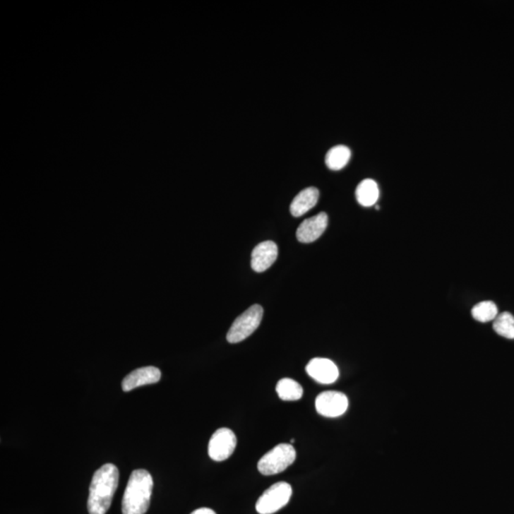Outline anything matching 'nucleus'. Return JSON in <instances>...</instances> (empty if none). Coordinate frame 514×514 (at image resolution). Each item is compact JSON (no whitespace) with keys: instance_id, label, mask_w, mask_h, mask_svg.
Instances as JSON below:
<instances>
[{"instance_id":"13","label":"nucleus","mask_w":514,"mask_h":514,"mask_svg":"<svg viewBox=\"0 0 514 514\" xmlns=\"http://www.w3.org/2000/svg\"><path fill=\"white\" fill-rule=\"evenodd\" d=\"M358 203L364 207L373 206L378 201L379 188L373 179H365L360 182L355 191Z\"/></svg>"},{"instance_id":"1","label":"nucleus","mask_w":514,"mask_h":514,"mask_svg":"<svg viewBox=\"0 0 514 514\" xmlns=\"http://www.w3.org/2000/svg\"><path fill=\"white\" fill-rule=\"evenodd\" d=\"M119 472L114 464L103 465L92 477L88 498L90 514H106L119 486Z\"/></svg>"},{"instance_id":"8","label":"nucleus","mask_w":514,"mask_h":514,"mask_svg":"<svg viewBox=\"0 0 514 514\" xmlns=\"http://www.w3.org/2000/svg\"><path fill=\"white\" fill-rule=\"evenodd\" d=\"M306 371L321 384H333L339 377L337 366L327 358H313L308 363Z\"/></svg>"},{"instance_id":"2","label":"nucleus","mask_w":514,"mask_h":514,"mask_svg":"<svg viewBox=\"0 0 514 514\" xmlns=\"http://www.w3.org/2000/svg\"><path fill=\"white\" fill-rule=\"evenodd\" d=\"M154 480L145 470H133L122 499L123 514H145L150 507Z\"/></svg>"},{"instance_id":"3","label":"nucleus","mask_w":514,"mask_h":514,"mask_svg":"<svg viewBox=\"0 0 514 514\" xmlns=\"http://www.w3.org/2000/svg\"><path fill=\"white\" fill-rule=\"evenodd\" d=\"M297 452L289 444H280L270 450L258 462V470L263 475L280 474L295 461Z\"/></svg>"},{"instance_id":"11","label":"nucleus","mask_w":514,"mask_h":514,"mask_svg":"<svg viewBox=\"0 0 514 514\" xmlns=\"http://www.w3.org/2000/svg\"><path fill=\"white\" fill-rule=\"evenodd\" d=\"M160 378L161 371L160 369L152 367V366L138 369V370L128 373L123 379L122 390L126 393L131 392V390L142 387V386L155 384V383L160 381Z\"/></svg>"},{"instance_id":"12","label":"nucleus","mask_w":514,"mask_h":514,"mask_svg":"<svg viewBox=\"0 0 514 514\" xmlns=\"http://www.w3.org/2000/svg\"><path fill=\"white\" fill-rule=\"evenodd\" d=\"M319 191L314 187H309L300 191L291 204V213L294 217H302L313 209L318 202Z\"/></svg>"},{"instance_id":"5","label":"nucleus","mask_w":514,"mask_h":514,"mask_svg":"<svg viewBox=\"0 0 514 514\" xmlns=\"http://www.w3.org/2000/svg\"><path fill=\"white\" fill-rule=\"evenodd\" d=\"M292 489L289 484L278 482L270 486L259 499L256 508L259 514H273L285 507L291 499Z\"/></svg>"},{"instance_id":"4","label":"nucleus","mask_w":514,"mask_h":514,"mask_svg":"<svg viewBox=\"0 0 514 514\" xmlns=\"http://www.w3.org/2000/svg\"><path fill=\"white\" fill-rule=\"evenodd\" d=\"M263 313V308L261 305H253L237 317L227 335L229 343H239L253 335L261 323Z\"/></svg>"},{"instance_id":"16","label":"nucleus","mask_w":514,"mask_h":514,"mask_svg":"<svg viewBox=\"0 0 514 514\" xmlns=\"http://www.w3.org/2000/svg\"><path fill=\"white\" fill-rule=\"evenodd\" d=\"M472 316L477 321L486 323L496 318L498 316V309L496 303L492 301L480 302L472 308Z\"/></svg>"},{"instance_id":"14","label":"nucleus","mask_w":514,"mask_h":514,"mask_svg":"<svg viewBox=\"0 0 514 514\" xmlns=\"http://www.w3.org/2000/svg\"><path fill=\"white\" fill-rule=\"evenodd\" d=\"M351 155V150L348 147L344 146V145H338V146L332 148L327 153L325 162H326L328 168L332 169V171H340V169L345 168L347 164L349 163Z\"/></svg>"},{"instance_id":"7","label":"nucleus","mask_w":514,"mask_h":514,"mask_svg":"<svg viewBox=\"0 0 514 514\" xmlns=\"http://www.w3.org/2000/svg\"><path fill=\"white\" fill-rule=\"evenodd\" d=\"M349 407L348 398L339 392H324L316 398V409L322 417L335 418L341 417Z\"/></svg>"},{"instance_id":"9","label":"nucleus","mask_w":514,"mask_h":514,"mask_svg":"<svg viewBox=\"0 0 514 514\" xmlns=\"http://www.w3.org/2000/svg\"><path fill=\"white\" fill-rule=\"evenodd\" d=\"M327 213H320L314 217L303 221L297 231L298 241L301 243H311L318 239L328 226Z\"/></svg>"},{"instance_id":"18","label":"nucleus","mask_w":514,"mask_h":514,"mask_svg":"<svg viewBox=\"0 0 514 514\" xmlns=\"http://www.w3.org/2000/svg\"><path fill=\"white\" fill-rule=\"evenodd\" d=\"M191 514H217L213 511V510H210V508H198V510H196L195 511H193Z\"/></svg>"},{"instance_id":"17","label":"nucleus","mask_w":514,"mask_h":514,"mask_svg":"<svg viewBox=\"0 0 514 514\" xmlns=\"http://www.w3.org/2000/svg\"><path fill=\"white\" fill-rule=\"evenodd\" d=\"M494 330L497 335L507 339H514V316L505 311L497 316L494 322Z\"/></svg>"},{"instance_id":"19","label":"nucleus","mask_w":514,"mask_h":514,"mask_svg":"<svg viewBox=\"0 0 514 514\" xmlns=\"http://www.w3.org/2000/svg\"><path fill=\"white\" fill-rule=\"evenodd\" d=\"M294 442H295V440H294V439H292V440H291V443H292H292H294Z\"/></svg>"},{"instance_id":"6","label":"nucleus","mask_w":514,"mask_h":514,"mask_svg":"<svg viewBox=\"0 0 514 514\" xmlns=\"http://www.w3.org/2000/svg\"><path fill=\"white\" fill-rule=\"evenodd\" d=\"M237 436L234 431L221 428L210 437L208 453L213 461L227 460L234 453L237 447Z\"/></svg>"},{"instance_id":"10","label":"nucleus","mask_w":514,"mask_h":514,"mask_svg":"<svg viewBox=\"0 0 514 514\" xmlns=\"http://www.w3.org/2000/svg\"><path fill=\"white\" fill-rule=\"evenodd\" d=\"M278 256V247L273 241H264L256 246L251 253V269L263 273L272 267Z\"/></svg>"},{"instance_id":"15","label":"nucleus","mask_w":514,"mask_h":514,"mask_svg":"<svg viewBox=\"0 0 514 514\" xmlns=\"http://www.w3.org/2000/svg\"><path fill=\"white\" fill-rule=\"evenodd\" d=\"M276 393L281 400L297 401L303 396V388L299 383L291 378H283L276 385Z\"/></svg>"}]
</instances>
